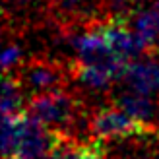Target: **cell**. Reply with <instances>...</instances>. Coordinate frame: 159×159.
I'll use <instances>...</instances> for the list:
<instances>
[{"instance_id":"3","label":"cell","mask_w":159,"mask_h":159,"mask_svg":"<svg viewBox=\"0 0 159 159\" xmlns=\"http://www.w3.org/2000/svg\"><path fill=\"white\" fill-rule=\"evenodd\" d=\"M152 124L140 122L128 113H124L115 103L105 101L101 105H93L87 115V138L93 142H109L115 138L130 136Z\"/></svg>"},{"instance_id":"10","label":"cell","mask_w":159,"mask_h":159,"mask_svg":"<svg viewBox=\"0 0 159 159\" xmlns=\"http://www.w3.org/2000/svg\"><path fill=\"white\" fill-rule=\"evenodd\" d=\"M157 52H159V47H157Z\"/></svg>"},{"instance_id":"1","label":"cell","mask_w":159,"mask_h":159,"mask_svg":"<svg viewBox=\"0 0 159 159\" xmlns=\"http://www.w3.org/2000/svg\"><path fill=\"white\" fill-rule=\"evenodd\" d=\"M91 107L72 87L39 93L25 101V113L31 118L57 134L78 138H87V115Z\"/></svg>"},{"instance_id":"7","label":"cell","mask_w":159,"mask_h":159,"mask_svg":"<svg viewBox=\"0 0 159 159\" xmlns=\"http://www.w3.org/2000/svg\"><path fill=\"white\" fill-rule=\"evenodd\" d=\"M49 159H105L101 146L89 138H78L57 134V142L52 146Z\"/></svg>"},{"instance_id":"5","label":"cell","mask_w":159,"mask_h":159,"mask_svg":"<svg viewBox=\"0 0 159 159\" xmlns=\"http://www.w3.org/2000/svg\"><path fill=\"white\" fill-rule=\"evenodd\" d=\"M118 84L130 87L134 91L159 97V52H149L146 57L130 62L124 68Z\"/></svg>"},{"instance_id":"9","label":"cell","mask_w":159,"mask_h":159,"mask_svg":"<svg viewBox=\"0 0 159 159\" xmlns=\"http://www.w3.org/2000/svg\"><path fill=\"white\" fill-rule=\"evenodd\" d=\"M21 62H23V52H21L20 43L16 41V35H14L12 41L8 37H4V52H2V70H4V74L14 72Z\"/></svg>"},{"instance_id":"4","label":"cell","mask_w":159,"mask_h":159,"mask_svg":"<svg viewBox=\"0 0 159 159\" xmlns=\"http://www.w3.org/2000/svg\"><path fill=\"white\" fill-rule=\"evenodd\" d=\"M97 144L105 159H159V128L148 126L130 136Z\"/></svg>"},{"instance_id":"6","label":"cell","mask_w":159,"mask_h":159,"mask_svg":"<svg viewBox=\"0 0 159 159\" xmlns=\"http://www.w3.org/2000/svg\"><path fill=\"white\" fill-rule=\"evenodd\" d=\"M128 21L148 51L155 52L159 47V0H146L136 4L128 16Z\"/></svg>"},{"instance_id":"2","label":"cell","mask_w":159,"mask_h":159,"mask_svg":"<svg viewBox=\"0 0 159 159\" xmlns=\"http://www.w3.org/2000/svg\"><path fill=\"white\" fill-rule=\"evenodd\" d=\"M25 97L72 87V58H54L49 54H31L10 72Z\"/></svg>"},{"instance_id":"8","label":"cell","mask_w":159,"mask_h":159,"mask_svg":"<svg viewBox=\"0 0 159 159\" xmlns=\"http://www.w3.org/2000/svg\"><path fill=\"white\" fill-rule=\"evenodd\" d=\"M25 93L16 82L12 74H4V85H2V115L12 116L25 113Z\"/></svg>"}]
</instances>
